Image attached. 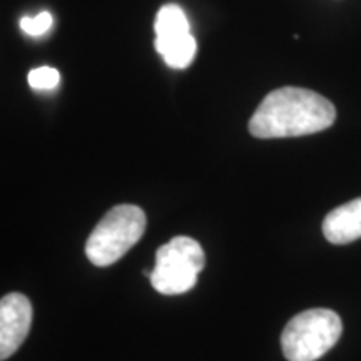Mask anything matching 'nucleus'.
Returning a JSON list of instances; mask_svg holds the SVG:
<instances>
[{"instance_id":"obj_1","label":"nucleus","mask_w":361,"mask_h":361,"mask_svg":"<svg viewBox=\"0 0 361 361\" xmlns=\"http://www.w3.org/2000/svg\"><path fill=\"white\" fill-rule=\"evenodd\" d=\"M336 109L326 97L303 87H281L263 99L250 121L258 139L298 137L331 128Z\"/></svg>"},{"instance_id":"obj_2","label":"nucleus","mask_w":361,"mask_h":361,"mask_svg":"<svg viewBox=\"0 0 361 361\" xmlns=\"http://www.w3.org/2000/svg\"><path fill=\"white\" fill-rule=\"evenodd\" d=\"M146 214L139 206L119 204L99 221L85 243V255L92 264H114L142 238Z\"/></svg>"},{"instance_id":"obj_3","label":"nucleus","mask_w":361,"mask_h":361,"mask_svg":"<svg viewBox=\"0 0 361 361\" xmlns=\"http://www.w3.org/2000/svg\"><path fill=\"white\" fill-rule=\"evenodd\" d=\"M343 333L335 311L314 308L296 314L281 335L283 355L288 361H316L336 345Z\"/></svg>"},{"instance_id":"obj_4","label":"nucleus","mask_w":361,"mask_h":361,"mask_svg":"<svg viewBox=\"0 0 361 361\" xmlns=\"http://www.w3.org/2000/svg\"><path fill=\"white\" fill-rule=\"evenodd\" d=\"M204 264L206 256L200 243L188 236L171 239L156 252V264L151 271L152 288L168 296L188 293L196 286Z\"/></svg>"},{"instance_id":"obj_5","label":"nucleus","mask_w":361,"mask_h":361,"mask_svg":"<svg viewBox=\"0 0 361 361\" xmlns=\"http://www.w3.org/2000/svg\"><path fill=\"white\" fill-rule=\"evenodd\" d=\"M32 305L20 293H11L0 301V358L12 356L29 335Z\"/></svg>"},{"instance_id":"obj_6","label":"nucleus","mask_w":361,"mask_h":361,"mask_svg":"<svg viewBox=\"0 0 361 361\" xmlns=\"http://www.w3.org/2000/svg\"><path fill=\"white\" fill-rule=\"evenodd\" d=\"M323 234L331 245H348L361 238V197L333 209L323 221Z\"/></svg>"},{"instance_id":"obj_7","label":"nucleus","mask_w":361,"mask_h":361,"mask_svg":"<svg viewBox=\"0 0 361 361\" xmlns=\"http://www.w3.org/2000/svg\"><path fill=\"white\" fill-rule=\"evenodd\" d=\"M154 45L162 61L173 69H186L191 66L197 51L196 39L192 37L191 30L156 35Z\"/></svg>"},{"instance_id":"obj_8","label":"nucleus","mask_w":361,"mask_h":361,"mask_svg":"<svg viewBox=\"0 0 361 361\" xmlns=\"http://www.w3.org/2000/svg\"><path fill=\"white\" fill-rule=\"evenodd\" d=\"M61 82V74L54 67H37L29 72V85L35 90H52Z\"/></svg>"},{"instance_id":"obj_9","label":"nucleus","mask_w":361,"mask_h":361,"mask_svg":"<svg viewBox=\"0 0 361 361\" xmlns=\"http://www.w3.org/2000/svg\"><path fill=\"white\" fill-rule=\"evenodd\" d=\"M52 27V16L49 12H40L35 17H22L20 19V29L24 30L27 35L32 37H40L47 32Z\"/></svg>"}]
</instances>
